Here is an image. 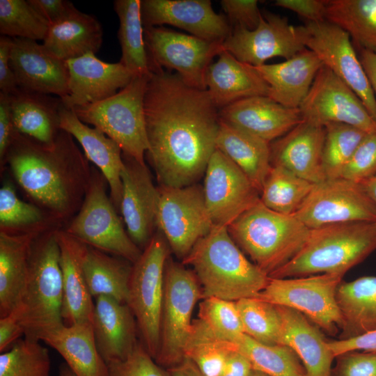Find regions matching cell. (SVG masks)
<instances>
[{
    "mask_svg": "<svg viewBox=\"0 0 376 376\" xmlns=\"http://www.w3.org/2000/svg\"><path fill=\"white\" fill-rule=\"evenodd\" d=\"M324 135V127L303 120L270 143L272 166H282L313 184L323 181Z\"/></svg>",
    "mask_w": 376,
    "mask_h": 376,
    "instance_id": "cell-24",
    "label": "cell"
},
{
    "mask_svg": "<svg viewBox=\"0 0 376 376\" xmlns=\"http://www.w3.org/2000/svg\"><path fill=\"white\" fill-rule=\"evenodd\" d=\"M235 303L244 334L264 345H280L281 318L276 305L256 297Z\"/></svg>",
    "mask_w": 376,
    "mask_h": 376,
    "instance_id": "cell-43",
    "label": "cell"
},
{
    "mask_svg": "<svg viewBox=\"0 0 376 376\" xmlns=\"http://www.w3.org/2000/svg\"><path fill=\"white\" fill-rule=\"evenodd\" d=\"M376 175V133L368 134L343 169L340 178L363 183Z\"/></svg>",
    "mask_w": 376,
    "mask_h": 376,
    "instance_id": "cell-50",
    "label": "cell"
},
{
    "mask_svg": "<svg viewBox=\"0 0 376 376\" xmlns=\"http://www.w3.org/2000/svg\"><path fill=\"white\" fill-rule=\"evenodd\" d=\"M198 319L221 339L237 343L244 334L235 301L214 297L203 299Z\"/></svg>",
    "mask_w": 376,
    "mask_h": 376,
    "instance_id": "cell-47",
    "label": "cell"
},
{
    "mask_svg": "<svg viewBox=\"0 0 376 376\" xmlns=\"http://www.w3.org/2000/svg\"><path fill=\"white\" fill-rule=\"evenodd\" d=\"M13 38L0 37V92L10 95L19 88L16 78L10 65V56Z\"/></svg>",
    "mask_w": 376,
    "mask_h": 376,
    "instance_id": "cell-55",
    "label": "cell"
},
{
    "mask_svg": "<svg viewBox=\"0 0 376 376\" xmlns=\"http://www.w3.org/2000/svg\"><path fill=\"white\" fill-rule=\"evenodd\" d=\"M205 86L219 109L246 97L269 95V86L255 67L225 50L208 67Z\"/></svg>",
    "mask_w": 376,
    "mask_h": 376,
    "instance_id": "cell-29",
    "label": "cell"
},
{
    "mask_svg": "<svg viewBox=\"0 0 376 376\" xmlns=\"http://www.w3.org/2000/svg\"><path fill=\"white\" fill-rule=\"evenodd\" d=\"M237 348L236 343L217 336L198 318L192 322L184 355L203 376H221L228 354Z\"/></svg>",
    "mask_w": 376,
    "mask_h": 376,
    "instance_id": "cell-40",
    "label": "cell"
},
{
    "mask_svg": "<svg viewBox=\"0 0 376 376\" xmlns=\"http://www.w3.org/2000/svg\"><path fill=\"white\" fill-rule=\"evenodd\" d=\"M274 4L293 11L307 22L327 21V0H276Z\"/></svg>",
    "mask_w": 376,
    "mask_h": 376,
    "instance_id": "cell-53",
    "label": "cell"
},
{
    "mask_svg": "<svg viewBox=\"0 0 376 376\" xmlns=\"http://www.w3.org/2000/svg\"><path fill=\"white\" fill-rule=\"evenodd\" d=\"M58 376H76L68 365L62 363L59 367L58 375Z\"/></svg>",
    "mask_w": 376,
    "mask_h": 376,
    "instance_id": "cell-63",
    "label": "cell"
},
{
    "mask_svg": "<svg viewBox=\"0 0 376 376\" xmlns=\"http://www.w3.org/2000/svg\"><path fill=\"white\" fill-rule=\"evenodd\" d=\"M216 148L244 173L260 194L272 167L270 143L220 120Z\"/></svg>",
    "mask_w": 376,
    "mask_h": 376,
    "instance_id": "cell-35",
    "label": "cell"
},
{
    "mask_svg": "<svg viewBox=\"0 0 376 376\" xmlns=\"http://www.w3.org/2000/svg\"><path fill=\"white\" fill-rule=\"evenodd\" d=\"M108 376H170L167 369L159 366L139 342L125 359L107 364Z\"/></svg>",
    "mask_w": 376,
    "mask_h": 376,
    "instance_id": "cell-49",
    "label": "cell"
},
{
    "mask_svg": "<svg viewBox=\"0 0 376 376\" xmlns=\"http://www.w3.org/2000/svg\"><path fill=\"white\" fill-rule=\"evenodd\" d=\"M150 75L135 77L110 97L72 109L81 122L100 130L141 164H146L149 149L144 98Z\"/></svg>",
    "mask_w": 376,
    "mask_h": 376,
    "instance_id": "cell-7",
    "label": "cell"
},
{
    "mask_svg": "<svg viewBox=\"0 0 376 376\" xmlns=\"http://www.w3.org/2000/svg\"><path fill=\"white\" fill-rule=\"evenodd\" d=\"M336 301L343 318L339 339L376 329V276L341 281L337 288Z\"/></svg>",
    "mask_w": 376,
    "mask_h": 376,
    "instance_id": "cell-36",
    "label": "cell"
},
{
    "mask_svg": "<svg viewBox=\"0 0 376 376\" xmlns=\"http://www.w3.org/2000/svg\"><path fill=\"white\" fill-rule=\"evenodd\" d=\"M49 25L68 17L77 8L66 0H28Z\"/></svg>",
    "mask_w": 376,
    "mask_h": 376,
    "instance_id": "cell-57",
    "label": "cell"
},
{
    "mask_svg": "<svg viewBox=\"0 0 376 376\" xmlns=\"http://www.w3.org/2000/svg\"><path fill=\"white\" fill-rule=\"evenodd\" d=\"M151 72L175 70L189 86L207 90L205 75L212 59L224 51L223 42L204 40L163 26L144 28Z\"/></svg>",
    "mask_w": 376,
    "mask_h": 376,
    "instance_id": "cell-12",
    "label": "cell"
},
{
    "mask_svg": "<svg viewBox=\"0 0 376 376\" xmlns=\"http://www.w3.org/2000/svg\"><path fill=\"white\" fill-rule=\"evenodd\" d=\"M322 167L326 179L340 178L343 169L368 134L349 125L331 123L324 126Z\"/></svg>",
    "mask_w": 376,
    "mask_h": 376,
    "instance_id": "cell-44",
    "label": "cell"
},
{
    "mask_svg": "<svg viewBox=\"0 0 376 376\" xmlns=\"http://www.w3.org/2000/svg\"><path fill=\"white\" fill-rule=\"evenodd\" d=\"M130 263L84 243L81 266L92 297L109 296L127 304L133 267Z\"/></svg>",
    "mask_w": 376,
    "mask_h": 376,
    "instance_id": "cell-37",
    "label": "cell"
},
{
    "mask_svg": "<svg viewBox=\"0 0 376 376\" xmlns=\"http://www.w3.org/2000/svg\"><path fill=\"white\" fill-rule=\"evenodd\" d=\"M66 63L69 74L68 93L61 101L68 109L106 100L135 77L120 62L107 63L91 53L67 61Z\"/></svg>",
    "mask_w": 376,
    "mask_h": 376,
    "instance_id": "cell-22",
    "label": "cell"
},
{
    "mask_svg": "<svg viewBox=\"0 0 376 376\" xmlns=\"http://www.w3.org/2000/svg\"><path fill=\"white\" fill-rule=\"evenodd\" d=\"M6 157L30 196L58 215L70 212L78 184L72 171L85 165L70 134L61 130L54 143L47 146L16 131Z\"/></svg>",
    "mask_w": 376,
    "mask_h": 376,
    "instance_id": "cell-2",
    "label": "cell"
},
{
    "mask_svg": "<svg viewBox=\"0 0 376 376\" xmlns=\"http://www.w3.org/2000/svg\"><path fill=\"white\" fill-rule=\"evenodd\" d=\"M49 27V22L28 0H0L1 36L43 40Z\"/></svg>",
    "mask_w": 376,
    "mask_h": 376,
    "instance_id": "cell-46",
    "label": "cell"
},
{
    "mask_svg": "<svg viewBox=\"0 0 376 376\" xmlns=\"http://www.w3.org/2000/svg\"><path fill=\"white\" fill-rule=\"evenodd\" d=\"M169 244L159 232L154 235L134 263L127 304L136 321L143 345L156 358L160 344L161 314Z\"/></svg>",
    "mask_w": 376,
    "mask_h": 376,
    "instance_id": "cell-8",
    "label": "cell"
},
{
    "mask_svg": "<svg viewBox=\"0 0 376 376\" xmlns=\"http://www.w3.org/2000/svg\"><path fill=\"white\" fill-rule=\"evenodd\" d=\"M250 376H269L261 371L253 370Z\"/></svg>",
    "mask_w": 376,
    "mask_h": 376,
    "instance_id": "cell-64",
    "label": "cell"
},
{
    "mask_svg": "<svg viewBox=\"0 0 376 376\" xmlns=\"http://www.w3.org/2000/svg\"><path fill=\"white\" fill-rule=\"evenodd\" d=\"M24 336V329L15 311L0 318V351L5 352Z\"/></svg>",
    "mask_w": 376,
    "mask_h": 376,
    "instance_id": "cell-58",
    "label": "cell"
},
{
    "mask_svg": "<svg viewBox=\"0 0 376 376\" xmlns=\"http://www.w3.org/2000/svg\"><path fill=\"white\" fill-rule=\"evenodd\" d=\"M113 9L119 19L120 63L134 77L150 75L152 72L144 39L141 0H116Z\"/></svg>",
    "mask_w": 376,
    "mask_h": 376,
    "instance_id": "cell-38",
    "label": "cell"
},
{
    "mask_svg": "<svg viewBox=\"0 0 376 376\" xmlns=\"http://www.w3.org/2000/svg\"><path fill=\"white\" fill-rule=\"evenodd\" d=\"M323 66L318 56L304 48L283 62L255 67L269 86L271 99L290 108H299Z\"/></svg>",
    "mask_w": 376,
    "mask_h": 376,
    "instance_id": "cell-27",
    "label": "cell"
},
{
    "mask_svg": "<svg viewBox=\"0 0 376 376\" xmlns=\"http://www.w3.org/2000/svg\"><path fill=\"white\" fill-rule=\"evenodd\" d=\"M276 306L281 318L280 345L290 347L297 354L306 376H331L335 357L320 329L302 313Z\"/></svg>",
    "mask_w": 376,
    "mask_h": 376,
    "instance_id": "cell-28",
    "label": "cell"
},
{
    "mask_svg": "<svg viewBox=\"0 0 376 376\" xmlns=\"http://www.w3.org/2000/svg\"><path fill=\"white\" fill-rule=\"evenodd\" d=\"M304 120L322 126L337 123L376 133V122L357 95L333 72L322 66L299 106Z\"/></svg>",
    "mask_w": 376,
    "mask_h": 376,
    "instance_id": "cell-16",
    "label": "cell"
},
{
    "mask_svg": "<svg viewBox=\"0 0 376 376\" xmlns=\"http://www.w3.org/2000/svg\"><path fill=\"white\" fill-rule=\"evenodd\" d=\"M376 250V221H354L310 229L299 251L271 278L346 272Z\"/></svg>",
    "mask_w": 376,
    "mask_h": 376,
    "instance_id": "cell-4",
    "label": "cell"
},
{
    "mask_svg": "<svg viewBox=\"0 0 376 376\" xmlns=\"http://www.w3.org/2000/svg\"><path fill=\"white\" fill-rule=\"evenodd\" d=\"M238 350L250 361L253 368L269 376H306V370L297 354L283 345L260 343L246 334L236 343Z\"/></svg>",
    "mask_w": 376,
    "mask_h": 376,
    "instance_id": "cell-42",
    "label": "cell"
},
{
    "mask_svg": "<svg viewBox=\"0 0 376 376\" xmlns=\"http://www.w3.org/2000/svg\"><path fill=\"white\" fill-rule=\"evenodd\" d=\"M95 299L92 324L97 350L107 364L123 360L139 343L134 315L126 303L104 295Z\"/></svg>",
    "mask_w": 376,
    "mask_h": 376,
    "instance_id": "cell-25",
    "label": "cell"
},
{
    "mask_svg": "<svg viewBox=\"0 0 376 376\" xmlns=\"http://www.w3.org/2000/svg\"><path fill=\"white\" fill-rule=\"evenodd\" d=\"M361 184L376 206V175Z\"/></svg>",
    "mask_w": 376,
    "mask_h": 376,
    "instance_id": "cell-62",
    "label": "cell"
},
{
    "mask_svg": "<svg viewBox=\"0 0 376 376\" xmlns=\"http://www.w3.org/2000/svg\"><path fill=\"white\" fill-rule=\"evenodd\" d=\"M227 229L244 253L268 276L299 251L310 232L294 214L276 212L260 200Z\"/></svg>",
    "mask_w": 376,
    "mask_h": 376,
    "instance_id": "cell-6",
    "label": "cell"
},
{
    "mask_svg": "<svg viewBox=\"0 0 376 376\" xmlns=\"http://www.w3.org/2000/svg\"><path fill=\"white\" fill-rule=\"evenodd\" d=\"M202 299L201 285L194 272L182 263L168 258L161 314L160 344L155 361L169 369L185 359L184 349L189 336L191 315Z\"/></svg>",
    "mask_w": 376,
    "mask_h": 376,
    "instance_id": "cell-9",
    "label": "cell"
},
{
    "mask_svg": "<svg viewBox=\"0 0 376 376\" xmlns=\"http://www.w3.org/2000/svg\"><path fill=\"white\" fill-rule=\"evenodd\" d=\"M297 29L304 46L357 95L376 122V97L350 35L328 21L306 22Z\"/></svg>",
    "mask_w": 376,
    "mask_h": 376,
    "instance_id": "cell-14",
    "label": "cell"
},
{
    "mask_svg": "<svg viewBox=\"0 0 376 376\" xmlns=\"http://www.w3.org/2000/svg\"><path fill=\"white\" fill-rule=\"evenodd\" d=\"M48 350L40 340L24 337L0 354V376H49Z\"/></svg>",
    "mask_w": 376,
    "mask_h": 376,
    "instance_id": "cell-45",
    "label": "cell"
},
{
    "mask_svg": "<svg viewBox=\"0 0 376 376\" xmlns=\"http://www.w3.org/2000/svg\"><path fill=\"white\" fill-rule=\"evenodd\" d=\"M35 233H0V318L17 306L25 287Z\"/></svg>",
    "mask_w": 376,
    "mask_h": 376,
    "instance_id": "cell-34",
    "label": "cell"
},
{
    "mask_svg": "<svg viewBox=\"0 0 376 376\" xmlns=\"http://www.w3.org/2000/svg\"><path fill=\"white\" fill-rule=\"evenodd\" d=\"M15 132L10 95L0 92V157L1 160L6 156Z\"/></svg>",
    "mask_w": 376,
    "mask_h": 376,
    "instance_id": "cell-56",
    "label": "cell"
},
{
    "mask_svg": "<svg viewBox=\"0 0 376 376\" xmlns=\"http://www.w3.org/2000/svg\"><path fill=\"white\" fill-rule=\"evenodd\" d=\"M326 19L345 30L359 49L376 54V0H327Z\"/></svg>",
    "mask_w": 376,
    "mask_h": 376,
    "instance_id": "cell-39",
    "label": "cell"
},
{
    "mask_svg": "<svg viewBox=\"0 0 376 376\" xmlns=\"http://www.w3.org/2000/svg\"><path fill=\"white\" fill-rule=\"evenodd\" d=\"M122 197L120 210L132 240L144 249L157 226L159 190L146 164L123 153Z\"/></svg>",
    "mask_w": 376,
    "mask_h": 376,
    "instance_id": "cell-20",
    "label": "cell"
},
{
    "mask_svg": "<svg viewBox=\"0 0 376 376\" xmlns=\"http://www.w3.org/2000/svg\"><path fill=\"white\" fill-rule=\"evenodd\" d=\"M343 276L320 274L291 278H271L256 298L294 309L330 336L342 327L336 290Z\"/></svg>",
    "mask_w": 376,
    "mask_h": 376,
    "instance_id": "cell-10",
    "label": "cell"
},
{
    "mask_svg": "<svg viewBox=\"0 0 376 376\" xmlns=\"http://www.w3.org/2000/svg\"><path fill=\"white\" fill-rule=\"evenodd\" d=\"M158 190L157 226L171 250L182 260L214 226L203 187L196 183L183 187L160 186Z\"/></svg>",
    "mask_w": 376,
    "mask_h": 376,
    "instance_id": "cell-13",
    "label": "cell"
},
{
    "mask_svg": "<svg viewBox=\"0 0 376 376\" xmlns=\"http://www.w3.org/2000/svg\"><path fill=\"white\" fill-rule=\"evenodd\" d=\"M149 149L162 186L197 183L216 150L219 109L207 90L187 84L177 74L151 73L144 98Z\"/></svg>",
    "mask_w": 376,
    "mask_h": 376,
    "instance_id": "cell-1",
    "label": "cell"
},
{
    "mask_svg": "<svg viewBox=\"0 0 376 376\" xmlns=\"http://www.w3.org/2000/svg\"><path fill=\"white\" fill-rule=\"evenodd\" d=\"M307 228L354 221H376V206L361 183L343 178L314 184L294 214Z\"/></svg>",
    "mask_w": 376,
    "mask_h": 376,
    "instance_id": "cell-15",
    "label": "cell"
},
{
    "mask_svg": "<svg viewBox=\"0 0 376 376\" xmlns=\"http://www.w3.org/2000/svg\"><path fill=\"white\" fill-rule=\"evenodd\" d=\"M103 31L97 19L76 9L68 17L49 25L43 45L52 54L67 61L101 47Z\"/></svg>",
    "mask_w": 376,
    "mask_h": 376,
    "instance_id": "cell-33",
    "label": "cell"
},
{
    "mask_svg": "<svg viewBox=\"0 0 376 376\" xmlns=\"http://www.w3.org/2000/svg\"><path fill=\"white\" fill-rule=\"evenodd\" d=\"M304 48L297 26L290 24L287 17L270 12L262 14L253 30L233 28L223 42L224 50L253 67L276 56L288 60Z\"/></svg>",
    "mask_w": 376,
    "mask_h": 376,
    "instance_id": "cell-18",
    "label": "cell"
},
{
    "mask_svg": "<svg viewBox=\"0 0 376 376\" xmlns=\"http://www.w3.org/2000/svg\"><path fill=\"white\" fill-rule=\"evenodd\" d=\"M334 357L350 351L376 352V329L348 339L328 340Z\"/></svg>",
    "mask_w": 376,
    "mask_h": 376,
    "instance_id": "cell-54",
    "label": "cell"
},
{
    "mask_svg": "<svg viewBox=\"0 0 376 376\" xmlns=\"http://www.w3.org/2000/svg\"><path fill=\"white\" fill-rule=\"evenodd\" d=\"M253 370L249 359L237 348L228 354L221 376H250Z\"/></svg>",
    "mask_w": 376,
    "mask_h": 376,
    "instance_id": "cell-59",
    "label": "cell"
},
{
    "mask_svg": "<svg viewBox=\"0 0 376 376\" xmlns=\"http://www.w3.org/2000/svg\"><path fill=\"white\" fill-rule=\"evenodd\" d=\"M167 370L170 376H203L196 365L187 358Z\"/></svg>",
    "mask_w": 376,
    "mask_h": 376,
    "instance_id": "cell-61",
    "label": "cell"
},
{
    "mask_svg": "<svg viewBox=\"0 0 376 376\" xmlns=\"http://www.w3.org/2000/svg\"><path fill=\"white\" fill-rule=\"evenodd\" d=\"M359 49L360 62L376 97V54L365 49Z\"/></svg>",
    "mask_w": 376,
    "mask_h": 376,
    "instance_id": "cell-60",
    "label": "cell"
},
{
    "mask_svg": "<svg viewBox=\"0 0 376 376\" xmlns=\"http://www.w3.org/2000/svg\"><path fill=\"white\" fill-rule=\"evenodd\" d=\"M63 281L56 232L34 240L25 287L15 311L24 337L41 341L64 324L62 318Z\"/></svg>",
    "mask_w": 376,
    "mask_h": 376,
    "instance_id": "cell-5",
    "label": "cell"
},
{
    "mask_svg": "<svg viewBox=\"0 0 376 376\" xmlns=\"http://www.w3.org/2000/svg\"><path fill=\"white\" fill-rule=\"evenodd\" d=\"M203 187L214 226L228 227L260 200V192L244 173L216 148L207 166Z\"/></svg>",
    "mask_w": 376,
    "mask_h": 376,
    "instance_id": "cell-17",
    "label": "cell"
},
{
    "mask_svg": "<svg viewBox=\"0 0 376 376\" xmlns=\"http://www.w3.org/2000/svg\"><path fill=\"white\" fill-rule=\"evenodd\" d=\"M221 121L271 143L302 120L299 108L285 107L268 96L237 100L219 109Z\"/></svg>",
    "mask_w": 376,
    "mask_h": 376,
    "instance_id": "cell-23",
    "label": "cell"
},
{
    "mask_svg": "<svg viewBox=\"0 0 376 376\" xmlns=\"http://www.w3.org/2000/svg\"><path fill=\"white\" fill-rule=\"evenodd\" d=\"M182 263L194 268L202 299L214 297L236 301L255 297L269 279L245 256L225 226H214Z\"/></svg>",
    "mask_w": 376,
    "mask_h": 376,
    "instance_id": "cell-3",
    "label": "cell"
},
{
    "mask_svg": "<svg viewBox=\"0 0 376 376\" xmlns=\"http://www.w3.org/2000/svg\"><path fill=\"white\" fill-rule=\"evenodd\" d=\"M9 95L15 130L43 144L52 145L61 131V98L20 88Z\"/></svg>",
    "mask_w": 376,
    "mask_h": 376,
    "instance_id": "cell-31",
    "label": "cell"
},
{
    "mask_svg": "<svg viewBox=\"0 0 376 376\" xmlns=\"http://www.w3.org/2000/svg\"><path fill=\"white\" fill-rule=\"evenodd\" d=\"M45 342L58 352L76 376H108V367L99 353L92 322L61 327L45 335Z\"/></svg>",
    "mask_w": 376,
    "mask_h": 376,
    "instance_id": "cell-32",
    "label": "cell"
},
{
    "mask_svg": "<svg viewBox=\"0 0 376 376\" xmlns=\"http://www.w3.org/2000/svg\"><path fill=\"white\" fill-rule=\"evenodd\" d=\"M103 178L97 174L88 182L81 209L66 233L91 246L134 264L142 251L125 232L107 196Z\"/></svg>",
    "mask_w": 376,
    "mask_h": 376,
    "instance_id": "cell-11",
    "label": "cell"
},
{
    "mask_svg": "<svg viewBox=\"0 0 376 376\" xmlns=\"http://www.w3.org/2000/svg\"><path fill=\"white\" fill-rule=\"evenodd\" d=\"M313 185L282 166H272L260 191V200L276 212L295 214Z\"/></svg>",
    "mask_w": 376,
    "mask_h": 376,
    "instance_id": "cell-41",
    "label": "cell"
},
{
    "mask_svg": "<svg viewBox=\"0 0 376 376\" xmlns=\"http://www.w3.org/2000/svg\"><path fill=\"white\" fill-rule=\"evenodd\" d=\"M141 16L144 28L169 24L212 42H224L231 33L210 0H141Z\"/></svg>",
    "mask_w": 376,
    "mask_h": 376,
    "instance_id": "cell-19",
    "label": "cell"
},
{
    "mask_svg": "<svg viewBox=\"0 0 376 376\" xmlns=\"http://www.w3.org/2000/svg\"><path fill=\"white\" fill-rule=\"evenodd\" d=\"M59 126L77 139L87 159L101 171L109 186L113 204L120 207L123 190L121 173L125 164L118 144L100 130L81 122L72 109L63 104L59 111Z\"/></svg>",
    "mask_w": 376,
    "mask_h": 376,
    "instance_id": "cell-26",
    "label": "cell"
},
{
    "mask_svg": "<svg viewBox=\"0 0 376 376\" xmlns=\"http://www.w3.org/2000/svg\"><path fill=\"white\" fill-rule=\"evenodd\" d=\"M335 358L331 376H376V352L350 351Z\"/></svg>",
    "mask_w": 376,
    "mask_h": 376,
    "instance_id": "cell-51",
    "label": "cell"
},
{
    "mask_svg": "<svg viewBox=\"0 0 376 376\" xmlns=\"http://www.w3.org/2000/svg\"><path fill=\"white\" fill-rule=\"evenodd\" d=\"M42 220L41 211L20 200L13 185L6 182L0 189V224L1 230L33 225Z\"/></svg>",
    "mask_w": 376,
    "mask_h": 376,
    "instance_id": "cell-48",
    "label": "cell"
},
{
    "mask_svg": "<svg viewBox=\"0 0 376 376\" xmlns=\"http://www.w3.org/2000/svg\"><path fill=\"white\" fill-rule=\"evenodd\" d=\"M56 232L60 247L63 323L70 325L92 322L95 303L81 266L84 243L66 232Z\"/></svg>",
    "mask_w": 376,
    "mask_h": 376,
    "instance_id": "cell-30",
    "label": "cell"
},
{
    "mask_svg": "<svg viewBox=\"0 0 376 376\" xmlns=\"http://www.w3.org/2000/svg\"><path fill=\"white\" fill-rule=\"evenodd\" d=\"M10 65L20 88L55 95L60 98L68 93L66 61L52 54L36 40L13 38Z\"/></svg>",
    "mask_w": 376,
    "mask_h": 376,
    "instance_id": "cell-21",
    "label": "cell"
},
{
    "mask_svg": "<svg viewBox=\"0 0 376 376\" xmlns=\"http://www.w3.org/2000/svg\"><path fill=\"white\" fill-rule=\"evenodd\" d=\"M256 0H222L220 3L231 27L255 29L260 23L262 14Z\"/></svg>",
    "mask_w": 376,
    "mask_h": 376,
    "instance_id": "cell-52",
    "label": "cell"
}]
</instances>
